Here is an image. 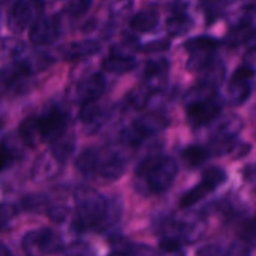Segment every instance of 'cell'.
Instances as JSON below:
<instances>
[{"mask_svg":"<svg viewBox=\"0 0 256 256\" xmlns=\"http://www.w3.org/2000/svg\"><path fill=\"white\" fill-rule=\"evenodd\" d=\"M226 182V172L219 166H212L204 171L202 178L198 184H195L192 189H189L180 200L182 208H189L204 200L207 195L214 192L219 186H222Z\"/></svg>","mask_w":256,"mask_h":256,"instance_id":"6","label":"cell"},{"mask_svg":"<svg viewBox=\"0 0 256 256\" xmlns=\"http://www.w3.org/2000/svg\"><path fill=\"white\" fill-rule=\"evenodd\" d=\"M74 200L75 224L80 230L86 231L104 226L110 212V206L104 195L92 188L80 186L74 194Z\"/></svg>","mask_w":256,"mask_h":256,"instance_id":"2","label":"cell"},{"mask_svg":"<svg viewBox=\"0 0 256 256\" xmlns=\"http://www.w3.org/2000/svg\"><path fill=\"white\" fill-rule=\"evenodd\" d=\"M210 150L201 146H189L183 150L182 156L189 166H200L210 158Z\"/></svg>","mask_w":256,"mask_h":256,"instance_id":"27","label":"cell"},{"mask_svg":"<svg viewBox=\"0 0 256 256\" xmlns=\"http://www.w3.org/2000/svg\"><path fill=\"white\" fill-rule=\"evenodd\" d=\"M170 48V42L168 40H153V42H148L142 46V51L144 52H159V51H165Z\"/></svg>","mask_w":256,"mask_h":256,"instance_id":"40","label":"cell"},{"mask_svg":"<svg viewBox=\"0 0 256 256\" xmlns=\"http://www.w3.org/2000/svg\"><path fill=\"white\" fill-rule=\"evenodd\" d=\"M206 230L207 222L201 214L188 213L183 216H172L162 222L160 240H174L182 244H190L201 240Z\"/></svg>","mask_w":256,"mask_h":256,"instance_id":"3","label":"cell"},{"mask_svg":"<svg viewBox=\"0 0 256 256\" xmlns=\"http://www.w3.org/2000/svg\"><path fill=\"white\" fill-rule=\"evenodd\" d=\"M132 256H160V252L146 246V244H130Z\"/></svg>","mask_w":256,"mask_h":256,"instance_id":"39","label":"cell"},{"mask_svg":"<svg viewBox=\"0 0 256 256\" xmlns=\"http://www.w3.org/2000/svg\"><path fill=\"white\" fill-rule=\"evenodd\" d=\"M159 22V15L154 10H141L135 14L130 20V28L138 33H146L153 30Z\"/></svg>","mask_w":256,"mask_h":256,"instance_id":"23","label":"cell"},{"mask_svg":"<svg viewBox=\"0 0 256 256\" xmlns=\"http://www.w3.org/2000/svg\"><path fill=\"white\" fill-rule=\"evenodd\" d=\"M225 256H250V249L246 242H236L230 246Z\"/></svg>","mask_w":256,"mask_h":256,"instance_id":"38","label":"cell"},{"mask_svg":"<svg viewBox=\"0 0 256 256\" xmlns=\"http://www.w3.org/2000/svg\"><path fill=\"white\" fill-rule=\"evenodd\" d=\"M66 256H96V250L84 242H75L70 243L66 250H64Z\"/></svg>","mask_w":256,"mask_h":256,"instance_id":"34","label":"cell"},{"mask_svg":"<svg viewBox=\"0 0 256 256\" xmlns=\"http://www.w3.org/2000/svg\"><path fill=\"white\" fill-rule=\"evenodd\" d=\"M243 242H246L248 244H256V216L244 224Z\"/></svg>","mask_w":256,"mask_h":256,"instance_id":"37","label":"cell"},{"mask_svg":"<svg viewBox=\"0 0 256 256\" xmlns=\"http://www.w3.org/2000/svg\"><path fill=\"white\" fill-rule=\"evenodd\" d=\"M62 24L60 20L54 15L39 18L32 27H30V42L36 46L50 45L60 36Z\"/></svg>","mask_w":256,"mask_h":256,"instance_id":"13","label":"cell"},{"mask_svg":"<svg viewBox=\"0 0 256 256\" xmlns=\"http://www.w3.org/2000/svg\"><path fill=\"white\" fill-rule=\"evenodd\" d=\"M44 198L40 196V195H30V196H27L26 200H24V207L27 208V210H34V208H40L42 206H44Z\"/></svg>","mask_w":256,"mask_h":256,"instance_id":"42","label":"cell"},{"mask_svg":"<svg viewBox=\"0 0 256 256\" xmlns=\"http://www.w3.org/2000/svg\"><path fill=\"white\" fill-rule=\"evenodd\" d=\"M38 122L44 141L52 142L68 132L69 117L62 108L54 106V108H48L45 112L38 116Z\"/></svg>","mask_w":256,"mask_h":256,"instance_id":"10","label":"cell"},{"mask_svg":"<svg viewBox=\"0 0 256 256\" xmlns=\"http://www.w3.org/2000/svg\"><path fill=\"white\" fill-rule=\"evenodd\" d=\"M0 256H12L10 252H9V249L4 244H2V243H0Z\"/></svg>","mask_w":256,"mask_h":256,"instance_id":"46","label":"cell"},{"mask_svg":"<svg viewBox=\"0 0 256 256\" xmlns=\"http://www.w3.org/2000/svg\"><path fill=\"white\" fill-rule=\"evenodd\" d=\"M106 118V112L102 105L94 102L82 104L80 111V120L88 130H98Z\"/></svg>","mask_w":256,"mask_h":256,"instance_id":"18","label":"cell"},{"mask_svg":"<svg viewBox=\"0 0 256 256\" xmlns=\"http://www.w3.org/2000/svg\"><path fill=\"white\" fill-rule=\"evenodd\" d=\"M44 12L42 0H16L9 12L8 26L14 32H22L32 27Z\"/></svg>","mask_w":256,"mask_h":256,"instance_id":"9","label":"cell"},{"mask_svg":"<svg viewBox=\"0 0 256 256\" xmlns=\"http://www.w3.org/2000/svg\"><path fill=\"white\" fill-rule=\"evenodd\" d=\"M108 256H132L130 252V244H123V246H117Z\"/></svg>","mask_w":256,"mask_h":256,"instance_id":"44","label":"cell"},{"mask_svg":"<svg viewBox=\"0 0 256 256\" xmlns=\"http://www.w3.org/2000/svg\"><path fill=\"white\" fill-rule=\"evenodd\" d=\"M21 248L26 256H50L63 248V240L58 232L50 228L28 231L21 240Z\"/></svg>","mask_w":256,"mask_h":256,"instance_id":"4","label":"cell"},{"mask_svg":"<svg viewBox=\"0 0 256 256\" xmlns=\"http://www.w3.org/2000/svg\"><path fill=\"white\" fill-rule=\"evenodd\" d=\"M252 30H250V26L249 22H243L242 26L236 27L234 32L228 36V42L230 45H240L243 42H246L248 39H250L252 36Z\"/></svg>","mask_w":256,"mask_h":256,"instance_id":"33","label":"cell"},{"mask_svg":"<svg viewBox=\"0 0 256 256\" xmlns=\"http://www.w3.org/2000/svg\"><path fill=\"white\" fill-rule=\"evenodd\" d=\"M135 66H136V60L134 57L124 56L120 52H114L102 62L104 70L111 72V74H118V75L130 72L132 69H135Z\"/></svg>","mask_w":256,"mask_h":256,"instance_id":"21","label":"cell"},{"mask_svg":"<svg viewBox=\"0 0 256 256\" xmlns=\"http://www.w3.org/2000/svg\"><path fill=\"white\" fill-rule=\"evenodd\" d=\"M33 68L30 62L15 60L0 69V92L21 93L26 92Z\"/></svg>","mask_w":256,"mask_h":256,"instance_id":"7","label":"cell"},{"mask_svg":"<svg viewBox=\"0 0 256 256\" xmlns=\"http://www.w3.org/2000/svg\"><path fill=\"white\" fill-rule=\"evenodd\" d=\"M243 128H244V122L238 116H232L224 120L212 136L210 148H208L210 153L214 154L231 153L236 146V138L243 130Z\"/></svg>","mask_w":256,"mask_h":256,"instance_id":"8","label":"cell"},{"mask_svg":"<svg viewBox=\"0 0 256 256\" xmlns=\"http://www.w3.org/2000/svg\"><path fill=\"white\" fill-rule=\"evenodd\" d=\"M93 4V0H68L64 8H63V12L72 18H78V16H82Z\"/></svg>","mask_w":256,"mask_h":256,"instance_id":"30","label":"cell"},{"mask_svg":"<svg viewBox=\"0 0 256 256\" xmlns=\"http://www.w3.org/2000/svg\"><path fill=\"white\" fill-rule=\"evenodd\" d=\"M126 171V159L118 152H99V162L96 176L106 182L118 180Z\"/></svg>","mask_w":256,"mask_h":256,"instance_id":"14","label":"cell"},{"mask_svg":"<svg viewBox=\"0 0 256 256\" xmlns=\"http://www.w3.org/2000/svg\"><path fill=\"white\" fill-rule=\"evenodd\" d=\"M201 74H202L201 84H206V86H210V87L216 88L222 82V78H224V74H225V68H224L222 63L212 62L204 70H201Z\"/></svg>","mask_w":256,"mask_h":256,"instance_id":"28","label":"cell"},{"mask_svg":"<svg viewBox=\"0 0 256 256\" xmlns=\"http://www.w3.org/2000/svg\"><path fill=\"white\" fill-rule=\"evenodd\" d=\"M250 152V146L249 144H236L234 146V148H232V152H231V154H234V158H243V156H246L248 153Z\"/></svg>","mask_w":256,"mask_h":256,"instance_id":"43","label":"cell"},{"mask_svg":"<svg viewBox=\"0 0 256 256\" xmlns=\"http://www.w3.org/2000/svg\"><path fill=\"white\" fill-rule=\"evenodd\" d=\"M20 138H21L22 144H26L28 148H34V147H38L40 142H44V138H42V132H40V128H39L38 117H34V116L27 117V118L20 124Z\"/></svg>","mask_w":256,"mask_h":256,"instance_id":"20","label":"cell"},{"mask_svg":"<svg viewBox=\"0 0 256 256\" xmlns=\"http://www.w3.org/2000/svg\"><path fill=\"white\" fill-rule=\"evenodd\" d=\"M222 111V102L214 96L188 104V122L194 128H201L213 122Z\"/></svg>","mask_w":256,"mask_h":256,"instance_id":"11","label":"cell"},{"mask_svg":"<svg viewBox=\"0 0 256 256\" xmlns=\"http://www.w3.org/2000/svg\"><path fill=\"white\" fill-rule=\"evenodd\" d=\"M170 70V63L166 58H154L150 60L146 66V87L150 88V92H159L166 81V75Z\"/></svg>","mask_w":256,"mask_h":256,"instance_id":"17","label":"cell"},{"mask_svg":"<svg viewBox=\"0 0 256 256\" xmlns=\"http://www.w3.org/2000/svg\"><path fill=\"white\" fill-rule=\"evenodd\" d=\"M74 148H75V138L66 132L64 135H62L60 138H57L56 141L51 142L50 152H51L62 164H64V162L69 159V156L72 154Z\"/></svg>","mask_w":256,"mask_h":256,"instance_id":"25","label":"cell"},{"mask_svg":"<svg viewBox=\"0 0 256 256\" xmlns=\"http://www.w3.org/2000/svg\"><path fill=\"white\" fill-rule=\"evenodd\" d=\"M15 160V152L14 148H10L8 144H2L0 146V171L6 170L8 166H10Z\"/></svg>","mask_w":256,"mask_h":256,"instance_id":"35","label":"cell"},{"mask_svg":"<svg viewBox=\"0 0 256 256\" xmlns=\"http://www.w3.org/2000/svg\"><path fill=\"white\" fill-rule=\"evenodd\" d=\"M24 44L16 38H4L0 39V60L15 58L24 51Z\"/></svg>","mask_w":256,"mask_h":256,"instance_id":"29","label":"cell"},{"mask_svg":"<svg viewBox=\"0 0 256 256\" xmlns=\"http://www.w3.org/2000/svg\"><path fill=\"white\" fill-rule=\"evenodd\" d=\"M150 94H152L150 88L144 86V87H140V88H135L134 92H130L129 96H128V102L134 108L141 110V108H144L147 105V100H148Z\"/></svg>","mask_w":256,"mask_h":256,"instance_id":"31","label":"cell"},{"mask_svg":"<svg viewBox=\"0 0 256 256\" xmlns=\"http://www.w3.org/2000/svg\"><path fill=\"white\" fill-rule=\"evenodd\" d=\"M255 76L256 70L249 64L240 66L234 72V75H232V78L230 81V86H228V93H230L231 104L240 105L244 100H248V98L250 94V90H252V81L255 80Z\"/></svg>","mask_w":256,"mask_h":256,"instance_id":"12","label":"cell"},{"mask_svg":"<svg viewBox=\"0 0 256 256\" xmlns=\"http://www.w3.org/2000/svg\"><path fill=\"white\" fill-rule=\"evenodd\" d=\"M104 90H105V78L102 76V74H92L75 86L74 99L81 105L87 102H94L102 96Z\"/></svg>","mask_w":256,"mask_h":256,"instance_id":"15","label":"cell"},{"mask_svg":"<svg viewBox=\"0 0 256 256\" xmlns=\"http://www.w3.org/2000/svg\"><path fill=\"white\" fill-rule=\"evenodd\" d=\"M190 24H192V21L184 14V10H177L172 16L168 18V21H166V30H168L170 36L177 38V36L186 33L190 28Z\"/></svg>","mask_w":256,"mask_h":256,"instance_id":"26","label":"cell"},{"mask_svg":"<svg viewBox=\"0 0 256 256\" xmlns=\"http://www.w3.org/2000/svg\"><path fill=\"white\" fill-rule=\"evenodd\" d=\"M99 50H100V44L98 40L84 39V40L69 44L63 50V57L66 60H80V58H86V57H92L98 54Z\"/></svg>","mask_w":256,"mask_h":256,"instance_id":"19","label":"cell"},{"mask_svg":"<svg viewBox=\"0 0 256 256\" xmlns=\"http://www.w3.org/2000/svg\"><path fill=\"white\" fill-rule=\"evenodd\" d=\"M132 8H134V0H112L110 6V12L114 20H122L132 10Z\"/></svg>","mask_w":256,"mask_h":256,"instance_id":"32","label":"cell"},{"mask_svg":"<svg viewBox=\"0 0 256 256\" xmlns=\"http://www.w3.org/2000/svg\"><path fill=\"white\" fill-rule=\"evenodd\" d=\"M246 60H249V62H256V46L255 48H252V50H249V52L246 54Z\"/></svg>","mask_w":256,"mask_h":256,"instance_id":"45","label":"cell"},{"mask_svg":"<svg viewBox=\"0 0 256 256\" xmlns=\"http://www.w3.org/2000/svg\"><path fill=\"white\" fill-rule=\"evenodd\" d=\"M166 126H168V118L164 117L162 114H158V112L147 114V116H142V117L136 118L128 128H124V130L122 132V140H123L124 144L136 147L147 136L159 134Z\"/></svg>","mask_w":256,"mask_h":256,"instance_id":"5","label":"cell"},{"mask_svg":"<svg viewBox=\"0 0 256 256\" xmlns=\"http://www.w3.org/2000/svg\"><path fill=\"white\" fill-rule=\"evenodd\" d=\"M196 256H220L222 255V248L219 244H206L196 250Z\"/></svg>","mask_w":256,"mask_h":256,"instance_id":"41","label":"cell"},{"mask_svg":"<svg viewBox=\"0 0 256 256\" xmlns=\"http://www.w3.org/2000/svg\"><path fill=\"white\" fill-rule=\"evenodd\" d=\"M98 162H99V152L96 148H87L78 156L75 166L82 176L92 177V176H96Z\"/></svg>","mask_w":256,"mask_h":256,"instance_id":"22","label":"cell"},{"mask_svg":"<svg viewBox=\"0 0 256 256\" xmlns=\"http://www.w3.org/2000/svg\"><path fill=\"white\" fill-rule=\"evenodd\" d=\"M178 172L177 162L170 156H150L136 168V188L144 195H156L170 189Z\"/></svg>","mask_w":256,"mask_h":256,"instance_id":"1","label":"cell"},{"mask_svg":"<svg viewBox=\"0 0 256 256\" xmlns=\"http://www.w3.org/2000/svg\"><path fill=\"white\" fill-rule=\"evenodd\" d=\"M219 46V40L212 36H198L186 40L184 48L190 54H213Z\"/></svg>","mask_w":256,"mask_h":256,"instance_id":"24","label":"cell"},{"mask_svg":"<svg viewBox=\"0 0 256 256\" xmlns=\"http://www.w3.org/2000/svg\"><path fill=\"white\" fill-rule=\"evenodd\" d=\"M16 214V208L12 204H0V230H3Z\"/></svg>","mask_w":256,"mask_h":256,"instance_id":"36","label":"cell"},{"mask_svg":"<svg viewBox=\"0 0 256 256\" xmlns=\"http://www.w3.org/2000/svg\"><path fill=\"white\" fill-rule=\"evenodd\" d=\"M62 162L51 153H44L40 154L33 166H32V180L34 182H48V180H52L54 177L58 176L60 170H62Z\"/></svg>","mask_w":256,"mask_h":256,"instance_id":"16","label":"cell"}]
</instances>
